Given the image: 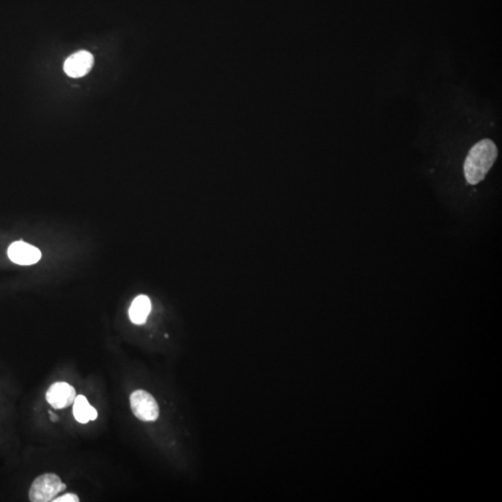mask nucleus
Wrapping results in <instances>:
<instances>
[{
  "instance_id": "obj_1",
  "label": "nucleus",
  "mask_w": 502,
  "mask_h": 502,
  "mask_svg": "<svg viewBox=\"0 0 502 502\" xmlns=\"http://www.w3.org/2000/svg\"><path fill=\"white\" fill-rule=\"evenodd\" d=\"M499 151L495 142L489 139H481L469 151L463 165V172L469 184L479 183L498 158Z\"/></svg>"
},
{
  "instance_id": "obj_2",
  "label": "nucleus",
  "mask_w": 502,
  "mask_h": 502,
  "mask_svg": "<svg viewBox=\"0 0 502 502\" xmlns=\"http://www.w3.org/2000/svg\"><path fill=\"white\" fill-rule=\"evenodd\" d=\"M66 489L60 477L54 473H45L39 476L33 482L29 490V499L32 502H49L57 496L59 493Z\"/></svg>"
},
{
  "instance_id": "obj_3",
  "label": "nucleus",
  "mask_w": 502,
  "mask_h": 502,
  "mask_svg": "<svg viewBox=\"0 0 502 502\" xmlns=\"http://www.w3.org/2000/svg\"><path fill=\"white\" fill-rule=\"evenodd\" d=\"M130 400L131 410L139 420L150 423L158 420L159 417L158 402L146 390H135L131 393Z\"/></svg>"
},
{
  "instance_id": "obj_4",
  "label": "nucleus",
  "mask_w": 502,
  "mask_h": 502,
  "mask_svg": "<svg viewBox=\"0 0 502 502\" xmlns=\"http://www.w3.org/2000/svg\"><path fill=\"white\" fill-rule=\"evenodd\" d=\"M77 396L75 388L66 382H55L46 393L47 403L55 409L71 406Z\"/></svg>"
},
{
  "instance_id": "obj_5",
  "label": "nucleus",
  "mask_w": 502,
  "mask_h": 502,
  "mask_svg": "<svg viewBox=\"0 0 502 502\" xmlns=\"http://www.w3.org/2000/svg\"><path fill=\"white\" fill-rule=\"evenodd\" d=\"M10 261L19 265H32L41 259V251L38 248L22 241L13 243L8 250Z\"/></svg>"
},
{
  "instance_id": "obj_6",
  "label": "nucleus",
  "mask_w": 502,
  "mask_h": 502,
  "mask_svg": "<svg viewBox=\"0 0 502 502\" xmlns=\"http://www.w3.org/2000/svg\"><path fill=\"white\" fill-rule=\"evenodd\" d=\"M93 63V56L86 50H81L67 59L63 69L69 77H81L91 71Z\"/></svg>"
},
{
  "instance_id": "obj_7",
  "label": "nucleus",
  "mask_w": 502,
  "mask_h": 502,
  "mask_svg": "<svg viewBox=\"0 0 502 502\" xmlns=\"http://www.w3.org/2000/svg\"><path fill=\"white\" fill-rule=\"evenodd\" d=\"M151 308H152L151 301L147 296L139 295L134 298L130 311H128L131 322L135 324V325H142V324L146 322Z\"/></svg>"
},
{
  "instance_id": "obj_8",
  "label": "nucleus",
  "mask_w": 502,
  "mask_h": 502,
  "mask_svg": "<svg viewBox=\"0 0 502 502\" xmlns=\"http://www.w3.org/2000/svg\"><path fill=\"white\" fill-rule=\"evenodd\" d=\"M73 406V414L75 420L81 424L88 423L98 418L97 410L91 406L86 396L77 395Z\"/></svg>"
},
{
  "instance_id": "obj_9",
  "label": "nucleus",
  "mask_w": 502,
  "mask_h": 502,
  "mask_svg": "<svg viewBox=\"0 0 502 502\" xmlns=\"http://www.w3.org/2000/svg\"><path fill=\"white\" fill-rule=\"evenodd\" d=\"M52 501L54 502H78L79 501V499H78V496L75 495L74 493H66L64 494V495L58 496V498H56L53 499Z\"/></svg>"
},
{
  "instance_id": "obj_10",
  "label": "nucleus",
  "mask_w": 502,
  "mask_h": 502,
  "mask_svg": "<svg viewBox=\"0 0 502 502\" xmlns=\"http://www.w3.org/2000/svg\"><path fill=\"white\" fill-rule=\"evenodd\" d=\"M50 415V420L53 421V423H56V421L59 420L58 416L54 414L52 411H49Z\"/></svg>"
}]
</instances>
